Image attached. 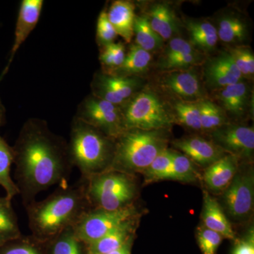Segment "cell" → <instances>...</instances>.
I'll return each mask as SVG.
<instances>
[{"label":"cell","mask_w":254,"mask_h":254,"mask_svg":"<svg viewBox=\"0 0 254 254\" xmlns=\"http://www.w3.org/2000/svg\"><path fill=\"white\" fill-rule=\"evenodd\" d=\"M12 148L14 182L24 207L35 201L38 193L65 182L71 173L67 143L41 119L23 124Z\"/></svg>","instance_id":"cell-1"},{"label":"cell","mask_w":254,"mask_h":254,"mask_svg":"<svg viewBox=\"0 0 254 254\" xmlns=\"http://www.w3.org/2000/svg\"><path fill=\"white\" fill-rule=\"evenodd\" d=\"M84 182L63 187L41 201L26 205L32 237L47 243L64 230L73 227L90 210Z\"/></svg>","instance_id":"cell-2"},{"label":"cell","mask_w":254,"mask_h":254,"mask_svg":"<svg viewBox=\"0 0 254 254\" xmlns=\"http://www.w3.org/2000/svg\"><path fill=\"white\" fill-rule=\"evenodd\" d=\"M94 127L73 118L68 153L73 167L84 180L110 170L115 151V143Z\"/></svg>","instance_id":"cell-3"},{"label":"cell","mask_w":254,"mask_h":254,"mask_svg":"<svg viewBox=\"0 0 254 254\" xmlns=\"http://www.w3.org/2000/svg\"><path fill=\"white\" fill-rule=\"evenodd\" d=\"M116 140L110 170L122 173L145 171L157 155L167 148L166 138L161 130H127Z\"/></svg>","instance_id":"cell-4"},{"label":"cell","mask_w":254,"mask_h":254,"mask_svg":"<svg viewBox=\"0 0 254 254\" xmlns=\"http://www.w3.org/2000/svg\"><path fill=\"white\" fill-rule=\"evenodd\" d=\"M123 127L127 130L156 131L171 127V110L155 92L145 89L136 93L122 107Z\"/></svg>","instance_id":"cell-5"},{"label":"cell","mask_w":254,"mask_h":254,"mask_svg":"<svg viewBox=\"0 0 254 254\" xmlns=\"http://www.w3.org/2000/svg\"><path fill=\"white\" fill-rule=\"evenodd\" d=\"M85 180L87 197L97 208L118 210L131 205L134 197V186L127 173L108 170Z\"/></svg>","instance_id":"cell-6"},{"label":"cell","mask_w":254,"mask_h":254,"mask_svg":"<svg viewBox=\"0 0 254 254\" xmlns=\"http://www.w3.org/2000/svg\"><path fill=\"white\" fill-rule=\"evenodd\" d=\"M136 211L131 205L118 210L90 209L73 227L76 237L85 245H89L105 236L114 229L134 218Z\"/></svg>","instance_id":"cell-7"},{"label":"cell","mask_w":254,"mask_h":254,"mask_svg":"<svg viewBox=\"0 0 254 254\" xmlns=\"http://www.w3.org/2000/svg\"><path fill=\"white\" fill-rule=\"evenodd\" d=\"M75 118L115 140L125 131L122 107L92 94L78 105Z\"/></svg>","instance_id":"cell-8"},{"label":"cell","mask_w":254,"mask_h":254,"mask_svg":"<svg viewBox=\"0 0 254 254\" xmlns=\"http://www.w3.org/2000/svg\"><path fill=\"white\" fill-rule=\"evenodd\" d=\"M139 80L105 72L97 73L91 83L92 95L123 107L136 93Z\"/></svg>","instance_id":"cell-9"},{"label":"cell","mask_w":254,"mask_h":254,"mask_svg":"<svg viewBox=\"0 0 254 254\" xmlns=\"http://www.w3.org/2000/svg\"><path fill=\"white\" fill-rule=\"evenodd\" d=\"M224 190V203L233 218H245L252 213L254 198L253 174H236Z\"/></svg>","instance_id":"cell-10"},{"label":"cell","mask_w":254,"mask_h":254,"mask_svg":"<svg viewBox=\"0 0 254 254\" xmlns=\"http://www.w3.org/2000/svg\"><path fill=\"white\" fill-rule=\"evenodd\" d=\"M213 138L222 150L235 156H252L254 150L253 127L225 125L215 129Z\"/></svg>","instance_id":"cell-11"},{"label":"cell","mask_w":254,"mask_h":254,"mask_svg":"<svg viewBox=\"0 0 254 254\" xmlns=\"http://www.w3.org/2000/svg\"><path fill=\"white\" fill-rule=\"evenodd\" d=\"M164 89L184 101L203 100L204 93L197 73L190 70L173 71L165 73L160 80Z\"/></svg>","instance_id":"cell-12"},{"label":"cell","mask_w":254,"mask_h":254,"mask_svg":"<svg viewBox=\"0 0 254 254\" xmlns=\"http://www.w3.org/2000/svg\"><path fill=\"white\" fill-rule=\"evenodd\" d=\"M204 77L207 85L215 89L235 84L244 78L229 53H222L207 62Z\"/></svg>","instance_id":"cell-13"},{"label":"cell","mask_w":254,"mask_h":254,"mask_svg":"<svg viewBox=\"0 0 254 254\" xmlns=\"http://www.w3.org/2000/svg\"><path fill=\"white\" fill-rule=\"evenodd\" d=\"M43 0H23L21 1L15 28L14 44L6 67L9 68L16 52L36 27L43 9Z\"/></svg>","instance_id":"cell-14"},{"label":"cell","mask_w":254,"mask_h":254,"mask_svg":"<svg viewBox=\"0 0 254 254\" xmlns=\"http://www.w3.org/2000/svg\"><path fill=\"white\" fill-rule=\"evenodd\" d=\"M174 145L190 160L202 165H210L225 156L220 147L202 137H188L175 141Z\"/></svg>","instance_id":"cell-15"},{"label":"cell","mask_w":254,"mask_h":254,"mask_svg":"<svg viewBox=\"0 0 254 254\" xmlns=\"http://www.w3.org/2000/svg\"><path fill=\"white\" fill-rule=\"evenodd\" d=\"M237 157L227 155L209 165L203 175L207 187L215 191L224 190L237 173Z\"/></svg>","instance_id":"cell-16"},{"label":"cell","mask_w":254,"mask_h":254,"mask_svg":"<svg viewBox=\"0 0 254 254\" xmlns=\"http://www.w3.org/2000/svg\"><path fill=\"white\" fill-rule=\"evenodd\" d=\"M107 15L118 36L127 43H130L134 35L133 26L136 16L134 4L126 0L115 1L110 6Z\"/></svg>","instance_id":"cell-17"},{"label":"cell","mask_w":254,"mask_h":254,"mask_svg":"<svg viewBox=\"0 0 254 254\" xmlns=\"http://www.w3.org/2000/svg\"><path fill=\"white\" fill-rule=\"evenodd\" d=\"M203 226L218 232L222 237L233 240L235 237V232L226 215L218 201L207 191L203 193Z\"/></svg>","instance_id":"cell-18"},{"label":"cell","mask_w":254,"mask_h":254,"mask_svg":"<svg viewBox=\"0 0 254 254\" xmlns=\"http://www.w3.org/2000/svg\"><path fill=\"white\" fill-rule=\"evenodd\" d=\"M133 226V219L124 222L100 240L86 245L87 252L92 254H107L118 250L131 240Z\"/></svg>","instance_id":"cell-19"},{"label":"cell","mask_w":254,"mask_h":254,"mask_svg":"<svg viewBox=\"0 0 254 254\" xmlns=\"http://www.w3.org/2000/svg\"><path fill=\"white\" fill-rule=\"evenodd\" d=\"M148 19L152 29L163 41L172 39V37L179 32L178 20L173 10L168 4L159 3L153 5Z\"/></svg>","instance_id":"cell-20"},{"label":"cell","mask_w":254,"mask_h":254,"mask_svg":"<svg viewBox=\"0 0 254 254\" xmlns=\"http://www.w3.org/2000/svg\"><path fill=\"white\" fill-rule=\"evenodd\" d=\"M250 87L243 81L220 89L218 98L222 108L234 116L245 113L250 99Z\"/></svg>","instance_id":"cell-21"},{"label":"cell","mask_w":254,"mask_h":254,"mask_svg":"<svg viewBox=\"0 0 254 254\" xmlns=\"http://www.w3.org/2000/svg\"><path fill=\"white\" fill-rule=\"evenodd\" d=\"M192 46L204 52L212 51L218 41V31L208 21H188L186 24Z\"/></svg>","instance_id":"cell-22"},{"label":"cell","mask_w":254,"mask_h":254,"mask_svg":"<svg viewBox=\"0 0 254 254\" xmlns=\"http://www.w3.org/2000/svg\"><path fill=\"white\" fill-rule=\"evenodd\" d=\"M151 60L152 56L150 53L136 44L132 45L126 54L123 64L110 73V74L134 77L136 75L144 72L149 66Z\"/></svg>","instance_id":"cell-23"},{"label":"cell","mask_w":254,"mask_h":254,"mask_svg":"<svg viewBox=\"0 0 254 254\" xmlns=\"http://www.w3.org/2000/svg\"><path fill=\"white\" fill-rule=\"evenodd\" d=\"M14 164V151L12 147L0 136V187L4 190L7 199L19 195V190L11 175V168Z\"/></svg>","instance_id":"cell-24"},{"label":"cell","mask_w":254,"mask_h":254,"mask_svg":"<svg viewBox=\"0 0 254 254\" xmlns=\"http://www.w3.org/2000/svg\"><path fill=\"white\" fill-rule=\"evenodd\" d=\"M22 237L11 200L0 197V247Z\"/></svg>","instance_id":"cell-25"},{"label":"cell","mask_w":254,"mask_h":254,"mask_svg":"<svg viewBox=\"0 0 254 254\" xmlns=\"http://www.w3.org/2000/svg\"><path fill=\"white\" fill-rule=\"evenodd\" d=\"M133 33L136 36V45L148 53L163 46V38L152 29L147 16H136Z\"/></svg>","instance_id":"cell-26"},{"label":"cell","mask_w":254,"mask_h":254,"mask_svg":"<svg viewBox=\"0 0 254 254\" xmlns=\"http://www.w3.org/2000/svg\"><path fill=\"white\" fill-rule=\"evenodd\" d=\"M218 36L224 43L232 44L245 41L248 37V28L243 20L237 16L222 18L219 23Z\"/></svg>","instance_id":"cell-27"},{"label":"cell","mask_w":254,"mask_h":254,"mask_svg":"<svg viewBox=\"0 0 254 254\" xmlns=\"http://www.w3.org/2000/svg\"><path fill=\"white\" fill-rule=\"evenodd\" d=\"M196 178L197 173L191 160L185 155L173 151L171 165L164 175L163 180L192 182Z\"/></svg>","instance_id":"cell-28"},{"label":"cell","mask_w":254,"mask_h":254,"mask_svg":"<svg viewBox=\"0 0 254 254\" xmlns=\"http://www.w3.org/2000/svg\"><path fill=\"white\" fill-rule=\"evenodd\" d=\"M50 243V254H83L85 244L76 237L73 227H69L53 240Z\"/></svg>","instance_id":"cell-29"},{"label":"cell","mask_w":254,"mask_h":254,"mask_svg":"<svg viewBox=\"0 0 254 254\" xmlns=\"http://www.w3.org/2000/svg\"><path fill=\"white\" fill-rule=\"evenodd\" d=\"M174 113L177 120L188 128L201 130L199 101L190 102L178 100L174 103Z\"/></svg>","instance_id":"cell-30"},{"label":"cell","mask_w":254,"mask_h":254,"mask_svg":"<svg viewBox=\"0 0 254 254\" xmlns=\"http://www.w3.org/2000/svg\"><path fill=\"white\" fill-rule=\"evenodd\" d=\"M199 107L202 129H216L226 123L221 107L206 99L200 100Z\"/></svg>","instance_id":"cell-31"},{"label":"cell","mask_w":254,"mask_h":254,"mask_svg":"<svg viewBox=\"0 0 254 254\" xmlns=\"http://www.w3.org/2000/svg\"><path fill=\"white\" fill-rule=\"evenodd\" d=\"M243 77L252 78L254 73V55L250 48L238 46L229 52Z\"/></svg>","instance_id":"cell-32"},{"label":"cell","mask_w":254,"mask_h":254,"mask_svg":"<svg viewBox=\"0 0 254 254\" xmlns=\"http://www.w3.org/2000/svg\"><path fill=\"white\" fill-rule=\"evenodd\" d=\"M173 150L165 148L160 152L153 160L148 168L145 170L146 179L151 180H162L165 173L171 165Z\"/></svg>","instance_id":"cell-33"},{"label":"cell","mask_w":254,"mask_h":254,"mask_svg":"<svg viewBox=\"0 0 254 254\" xmlns=\"http://www.w3.org/2000/svg\"><path fill=\"white\" fill-rule=\"evenodd\" d=\"M203 60V55L200 54L199 51H197L190 54L180 55L171 59L160 60L158 66L166 70H185L199 64Z\"/></svg>","instance_id":"cell-34"},{"label":"cell","mask_w":254,"mask_h":254,"mask_svg":"<svg viewBox=\"0 0 254 254\" xmlns=\"http://www.w3.org/2000/svg\"><path fill=\"white\" fill-rule=\"evenodd\" d=\"M222 237L218 232L203 226L198 230V242L203 254H215Z\"/></svg>","instance_id":"cell-35"},{"label":"cell","mask_w":254,"mask_h":254,"mask_svg":"<svg viewBox=\"0 0 254 254\" xmlns=\"http://www.w3.org/2000/svg\"><path fill=\"white\" fill-rule=\"evenodd\" d=\"M0 254H42L31 240L23 236L0 247Z\"/></svg>","instance_id":"cell-36"},{"label":"cell","mask_w":254,"mask_h":254,"mask_svg":"<svg viewBox=\"0 0 254 254\" xmlns=\"http://www.w3.org/2000/svg\"><path fill=\"white\" fill-rule=\"evenodd\" d=\"M97 39L103 47L114 43L118 36L113 25L110 22L105 11L100 13L97 22Z\"/></svg>","instance_id":"cell-37"},{"label":"cell","mask_w":254,"mask_h":254,"mask_svg":"<svg viewBox=\"0 0 254 254\" xmlns=\"http://www.w3.org/2000/svg\"><path fill=\"white\" fill-rule=\"evenodd\" d=\"M198 51L190 42L180 38L170 39L167 49L160 60H168L182 55L190 54Z\"/></svg>","instance_id":"cell-38"},{"label":"cell","mask_w":254,"mask_h":254,"mask_svg":"<svg viewBox=\"0 0 254 254\" xmlns=\"http://www.w3.org/2000/svg\"><path fill=\"white\" fill-rule=\"evenodd\" d=\"M108 46L113 55V70L112 71H113L123 64L126 57V51H125V47L122 43H113L108 45Z\"/></svg>","instance_id":"cell-39"},{"label":"cell","mask_w":254,"mask_h":254,"mask_svg":"<svg viewBox=\"0 0 254 254\" xmlns=\"http://www.w3.org/2000/svg\"><path fill=\"white\" fill-rule=\"evenodd\" d=\"M233 254H254V236L240 242L235 247Z\"/></svg>","instance_id":"cell-40"},{"label":"cell","mask_w":254,"mask_h":254,"mask_svg":"<svg viewBox=\"0 0 254 254\" xmlns=\"http://www.w3.org/2000/svg\"><path fill=\"white\" fill-rule=\"evenodd\" d=\"M131 241L129 240L118 250L107 254H131Z\"/></svg>","instance_id":"cell-41"},{"label":"cell","mask_w":254,"mask_h":254,"mask_svg":"<svg viewBox=\"0 0 254 254\" xmlns=\"http://www.w3.org/2000/svg\"><path fill=\"white\" fill-rule=\"evenodd\" d=\"M6 122V117H5V109L4 107L0 108V128L4 125Z\"/></svg>","instance_id":"cell-42"},{"label":"cell","mask_w":254,"mask_h":254,"mask_svg":"<svg viewBox=\"0 0 254 254\" xmlns=\"http://www.w3.org/2000/svg\"><path fill=\"white\" fill-rule=\"evenodd\" d=\"M9 69V68L6 67V66H5L4 70H3L2 73H1V75H0V83H1V81H2L3 78H4V76H6V74L7 73ZM3 107L4 106H3L2 104H1V100H0V108H3Z\"/></svg>","instance_id":"cell-43"},{"label":"cell","mask_w":254,"mask_h":254,"mask_svg":"<svg viewBox=\"0 0 254 254\" xmlns=\"http://www.w3.org/2000/svg\"><path fill=\"white\" fill-rule=\"evenodd\" d=\"M87 254H92L89 253V252H87Z\"/></svg>","instance_id":"cell-44"}]
</instances>
